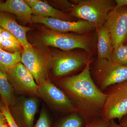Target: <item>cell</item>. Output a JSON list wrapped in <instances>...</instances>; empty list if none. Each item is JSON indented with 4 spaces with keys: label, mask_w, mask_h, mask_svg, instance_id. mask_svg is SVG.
<instances>
[{
    "label": "cell",
    "mask_w": 127,
    "mask_h": 127,
    "mask_svg": "<svg viewBox=\"0 0 127 127\" xmlns=\"http://www.w3.org/2000/svg\"><path fill=\"white\" fill-rule=\"evenodd\" d=\"M108 127H122L119 124L116 122L114 120H111L109 122V125Z\"/></svg>",
    "instance_id": "f546056e"
},
{
    "label": "cell",
    "mask_w": 127,
    "mask_h": 127,
    "mask_svg": "<svg viewBox=\"0 0 127 127\" xmlns=\"http://www.w3.org/2000/svg\"><path fill=\"white\" fill-rule=\"evenodd\" d=\"M85 123L82 116L75 112L61 119L55 127H84Z\"/></svg>",
    "instance_id": "d6986e66"
},
{
    "label": "cell",
    "mask_w": 127,
    "mask_h": 127,
    "mask_svg": "<svg viewBox=\"0 0 127 127\" xmlns=\"http://www.w3.org/2000/svg\"><path fill=\"white\" fill-rule=\"evenodd\" d=\"M90 54L78 51H58L51 58V68L55 77L69 75L85 67L91 61Z\"/></svg>",
    "instance_id": "5b68a950"
},
{
    "label": "cell",
    "mask_w": 127,
    "mask_h": 127,
    "mask_svg": "<svg viewBox=\"0 0 127 127\" xmlns=\"http://www.w3.org/2000/svg\"><path fill=\"white\" fill-rule=\"evenodd\" d=\"M1 34L4 40H9L15 41H18V39H17L16 37L13 34L5 29H4V30H2Z\"/></svg>",
    "instance_id": "d4e9b609"
},
{
    "label": "cell",
    "mask_w": 127,
    "mask_h": 127,
    "mask_svg": "<svg viewBox=\"0 0 127 127\" xmlns=\"http://www.w3.org/2000/svg\"><path fill=\"white\" fill-rule=\"evenodd\" d=\"M115 1L82 0L73 5L70 15L88 22L95 30L104 26L110 12L115 8Z\"/></svg>",
    "instance_id": "7a4b0ae2"
},
{
    "label": "cell",
    "mask_w": 127,
    "mask_h": 127,
    "mask_svg": "<svg viewBox=\"0 0 127 127\" xmlns=\"http://www.w3.org/2000/svg\"><path fill=\"white\" fill-rule=\"evenodd\" d=\"M0 26L13 34L20 42L23 49L32 46L26 36L27 33L31 28L19 25L8 13L0 11Z\"/></svg>",
    "instance_id": "4fadbf2b"
},
{
    "label": "cell",
    "mask_w": 127,
    "mask_h": 127,
    "mask_svg": "<svg viewBox=\"0 0 127 127\" xmlns=\"http://www.w3.org/2000/svg\"><path fill=\"white\" fill-rule=\"evenodd\" d=\"M108 125L109 122L101 116L86 121L84 127H108Z\"/></svg>",
    "instance_id": "7402d4cb"
},
{
    "label": "cell",
    "mask_w": 127,
    "mask_h": 127,
    "mask_svg": "<svg viewBox=\"0 0 127 127\" xmlns=\"http://www.w3.org/2000/svg\"><path fill=\"white\" fill-rule=\"evenodd\" d=\"M33 127H51L50 117L45 109H42L39 118Z\"/></svg>",
    "instance_id": "603a6c76"
},
{
    "label": "cell",
    "mask_w": 127,
    "mask_h": 127,
    "mask_svg": "<svg viewBox=\"0 0 127 127\" xmlns=\"http://www.w3.org/2000/svg\"><path fill=\"white\" fill-rule=\"evenodd\" d=\"M21 62L30 71L38 86L50 79L48 72L51 68V58L48 59L32 46L23 49Z\"/></svg>",
    "instance_id": "52a82bcc"
},
{
    "label": "cell",
    "mask_w": 127,
    "mask_h": 127,
    "mask_svg": "<svg viewBox=\"0 0 127 127\" xmlns=\"http://www.w3.org/2000/svg\"><path fill=\"white\" fill-rule=\"evenodd\" d=\"M35 97L25 98L17 101L10 111L16 123L23 127H33L35 116L38 108V100Z\"/></svg>",
    "instance_id": "7c38bea8"
},
{
    "label": "cell",
    "mask_w": 127,
    "mask_h": 127,
    "mask_svg": "<svg viewBox=\"0 0 127 127\" xmlns=\"http://www.w3.org/2000/svg\"><path fill=\"white\" fill-rule=\"evenodd\" d=\"M91 69L94 81L103 92L111 86L127 81V66L115 65L107 59L97 58Z\"/></svg>",
    "instance_id": "3957f363"
},
{
    "label": "cell",
    "mask_w": 127,
    "mask_h": 127,
    "mask_svg": "<svg viewBox=\"0 0 127 127\" xmlns=\"http://www.w3.org/2000/svg\"><path fill=\"white\" fill-rule=\"evenodd\" d=\"M40 41L43 45L58 48L63 51L79 48L91 54L92 48L91 39L87 34L63 33L47 30L41 36Z\"/></svg>",
    "instance_id": "277c9868"
},
{
    "label": "cell",
    "mask_w": 127,
    "mask_h": 127,
    "mask_svg": "<svg viewBox=\"0 0 127 127\" xmlns=\"http://www.w3.org/2000/svg\"><path fill=\"white\" fill-rule=\"evenodd\" d=\"M31 9L32 14L34 15L57 18L68 21H74V18L70 15L55 9L46 2L40 0Z\"/></svg>",
    "instance_id": "2e32d148"
},
{
    "label": "cell",
    "mask_w": 127,
    "mask_h": 127,
    "mask_svg": "<svg viewBox=\"0 0 127 127\" xmlns=\"http://www.w3.org/2000/svg\"><path fill=\"white\" fill-rule=\"evenodd\" d=\"M104 26L110 34L114 48L127 44V6L111 11Z\"/></svg>",
    "instance_id": "30bf717a"
},
{
    "label": "cell",
    "mask_w": 127,
    "mask_h": 127,
    "mask_svg": "<svg viewBox=\"0 0 127 127\" xmlns=\"http://www.w3.org/2000/svg\"><path fill=\"white\" fill-rule=\"evenodd\" d=\"M31 22L43 24L52 31L63 33L71 32L76 34L83 35L88 34V32L95 30L91 23L84 20L68 21L57 18L34 15L32 16Z\"/></svg>",
    "instance_id": "8fae6325"
},
{
    "label": "cell",
    "mask_w": 127,
    "mask_h": 127,
    "mask_svg": "<svg viewBox=\"0 0 127 127\" xmlns=\"http://www.w3.org/2000/svg\"><path fill=\"white\" fill-rule=\"evenodd\" d=\"M10 127H19L12 116L9 108L4 107L1 110Z\"/></svg>",
    "instance_id": "cb8c5ba5"
},
{
    "label": "cell",
    "mask_w": 127,
    "mask_h": 127,
    "mask_svg": "<svg viewBox=\"0 0 127 127\" xmlns=\"http://www.w3.org/2000/svg\"><path fill=\"white\" fill-rule=\"evenodd\" d=\"M38 93L39 97L55 111L69 114L77 112L67 95L50 79L39 86Z\"/></svg>",
    "instance_id": "ba28073f"
},
{
    "label": "cell",
    "mask_w": 127,
    "mask_h": 127,
    "mask_svg": "<svg viewBox=\"0 0 127 127\" xmlns=\"http://www.w3.org/2000/svg\"><path fill=\"white\" fill-rule=\"evenodd\" d=\"M115 2L116 5L114 8L116 9L127 6V0H116Z\"/></svg>",
    "instance_id": "484cf974"
},
{
    "label": "cell",
    "mask_w": 127,
    "mask_h": 127,
    "mask_svg": "<svg viewBox=\"0 0 127 127\" xmlns=\"http://www.w3.org/2000/svg\"><path fill=\"white\" fill-rule=\"evenodd\" d=\"M96 30L98 40V58L110 61L114 47L109 32L104 26Z\"/></svg>",
    "instance_id": "9a60e30c"
},
{
    "label": "cell",
    "mask_w": 127,
    "mask_h": 127,
    "mask_svg": "<svg viewBox=\"0 0 127 127\" xmlns=\"http://www.w3.org/2000/svg\"><path fill=\"white\" fill-rule=\"evenodd\" d=\"M20 51L10 53L0 47V69L6 73L21 62Z\"/></svg>",
    "instance_id": "ac0fdd59"
},
{
    "label": "cell",
    "mask_w": 127,
    "mask_h": 127,
    "mask_svg": "<svg viewBox=\"0 0 127 127\" xmlns=\"http://www.w3.org/2000/svg\"><path fill=\"white\" fill-rule=\"evenodd\" d=\"M92 62L91 60L78 74L62 78L57 83L86 122L101 116L107 98L106 94L97 86L91 76Z\"/></svg>",
    "instance_id": "6da1fadb"
},
{
    "label": "cell",
    "mask_w": 127,
    "mask_h": 127,
    "mask_svg": "<svg viewBox=\"0 0 127 127\" xmlns=\"http://www.w3.org/2000/svg\"><path fill=\"white\" fill-rule=\"evenodd\" d=\"M4 107L5 106L3 103H1L0 102V111H1Z\"/></svg>",
    "instance_id": "d6a6232c"
},
{
    "label": "cell",
    "mask_w": 127,
    "mask_h": 127,
    "mask_svg": "<svg viewBox=\"0 0 127 127\" xmlns=\"http://www.w3.org/2000/svg\"><path fill=\"white\" fill-rule=\"evenodd\" d=\"M7 122V121L5 116H4L1 111H0V126H1L5 123Z\"/></svg>",
    "instance_id": "f1b7e54d"
},
{
    "label": "cell",
    "mask_w": 127,
    "mask_h": 127,
    "mask_svg": "<svg viewBox=\"0 0 127 127\" xmlns=\"http://www.w3.org/2000/svg\"><path fill=\"white\" fill-rule=\"evenodd\" d=\"M119 124L122 127H127V114L119 121Z\"/></svg>",
    "instance_id": "4316f807"
},
{
    "label": "cell",
    "mask_w": 127,
    "mask_h": 127,
    "mask_svg": "<svg viewBox=\"0 0 127 127\" xmlns=\"http://www.w3.org/2000/svg\"><path fill=\"white\" fill-rule=\"evenodd\" d=\"M25 2L31 8L34 6L39 1V0H24Z\"/></svg>",
    "instance_id": "83f0119b"
},
{
    "label": "cell",
    "mask_w": 127,
    "mask_h": 127,
    "mask_svg": "<svg viewBox=\"0 0 127 127\" xmlns=\"http://www.w3.org/2000/svg\"><path fill=\"white\" fill-rule=\"evenodd\" d=\"M0 11L14 14L25 23L31 22L32 16L31 8L24 0H7L0 3Z\"/></svg>",
    "instance_id": "5bb4252c"
},
{
    "label": "cell",
    "mask_w": 127,
    "mask_h": 127,
    "mask_svg": "<svg viewBox=\"0 0 127 127\" xmlns=\"http://www.w3.org/2000/svg\"><path fill=\"white\" fill-rule=\"evenodd\" d=\"M109 61L115 65L127 66V44L114 48Z\"/></svg>",
    "instance_id": "ffe728a7"
},
{
    "label": "cell",
    "mask_w": 127,
    "mask_h": 127,
    "mask_svg": "<svg viewBox=\"0 0 127 127\" xmlns=\"http://www.w3.org/2000/svg\"><path fill=\"white\" fill-rule=\"evenodd\" d=\"M4 30V29H3L0 26V34H1V32H2V30Z\"/></svg>",
    "instance_id": "836d02e7"
},
{
    "label": "cell",
    "mask_w": 127,
    "mask_h": 127,
    "mask_svg": "<svg viewBox=\"0 0 127 127\" xmlns=\"http://www.w3.org/2000/svg\"><path fill=\"white\" fill-rule=\"evenodd\" d=\"M0 47L7 52L14 53L20 51L22 46L19 41L4 40L0 45Z\"/></svg>",
    "instance_id": "44dd1931"
},
{
    "label": "cell",
    "mask_w": 127,
    "mask_h": 127,
    "mask_svg": "<svg viewBox=\"0 0 127 127\" xmlns=\"http://www.w3.org/2000/svg\"><path fill=\"white\" fill-rule=\"evenodd\" d=\"M3 40H4V39L2 38L1 34H0V45L1 44V42H2Z\"/></svg>",
    "instance_id": "1f68e13d"
},
{
    "label": "cell",
    "mask_w": 127,
    "mask_h": 127,
    "mask_svg": "<svg viewBox=\"0 0 127 127\" xmlns=\"http://www.w3.org/2000/svg\"><path fill=\"white\" fill-rule=\"evenodd\" d=\"M6 73L9 82L16 93L39 97V86L30 71L22 63L16 64Z\"/></svg>",
    "instance_id": "9c48e42d"
},
{
    "label": "cell",
    "mask_w": 127,
    "mask_h": 127,
    "mask_svg": "<svg viewBox=\"0 0 127 127\" xmlns=\"http://www.w3.org/2000/svg\"><path fill=\"white\" fill-rule=\"evenodd\" d=\"M0 127H9V124H8L7 122L2 124L1 126H0Z\"/></svg>",
    "instance_id": "4dcf8cb0"
},
{
    "label": "cell",
    "mask_w": 127,
    "mask_h": 127,
    "mask_svg": "<svg viewBox=\"0 0 127 127\" xmlns=\"http://www.w3.org/2000/svg\"><path fill=\"white\" fill-rule=\"evenodd\" d=\"M107 98L101 116L108 122L119 121L127 114V81L113 85L106 89Z\"/></svg>",
    "instance_id": "8992f818"
},
{
    "label": "cell",
    "mask_w": 127,
    "mask_h": 127,
    "mask_svg": "<svg viewBox=\"0 0 127 127\" xmlns=\"http://www.w3.org/2000/svg\"><path fill=\"white\" fill-rule=\"evenodd\" d=\"M0 96L5 107H13L17 102L15 91L10 83L6 73L0 69Z\"/></svg>",
    "instance_id": "e0dca14e"
}]
</instances>
